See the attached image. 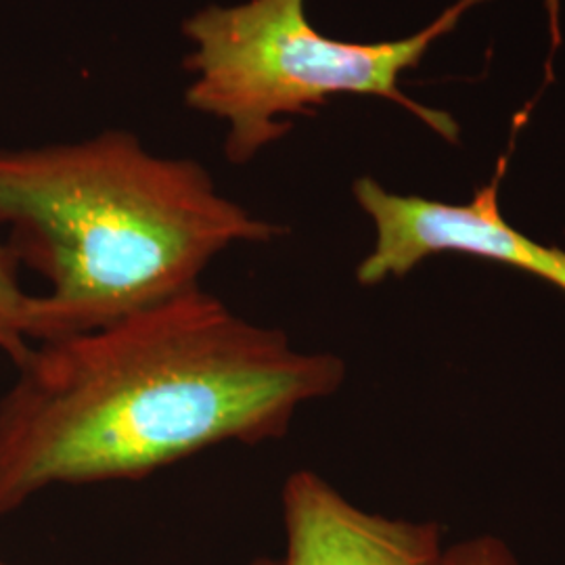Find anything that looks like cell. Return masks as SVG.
Listing matches in <instances>:
<instances>
[{
	"label": "cell",
	"mask_w": 565,
	"mask_h": 565,
	"mask_svg": "<svg viewBox=\"0 0 565 565\" xmlns=\"http://www.w3.org/2000/svg\"><path fill=\"white\" fill-rule=\"evenodd\" d=\"M0 226L49 289L32 342L120 321L200 285L235 243L281 237L216 189L193 160L149 153L128 132L74 145L0 149Z\"/></svg>",
	"instance_id": "obj_2"
},
{
	"label": "cell",
	"mask_w": 565,
	"mask_h": 565,
	"mask_svg": "<svg viewBox=\"0 0 565 565\" xmlns=\"http://www.w3.org/2000/svg\"><path fill=\"white\" fill-rule=\"evenodd\" d=\"M0 565H9V564H4V562H0Z\"/></svg>",
	"instance_id": "obj_8"
},
{
	"label": "cell",
	"mask_w": 565,
	"mask_h": 565,
	"mask_svg": "<svg viewBox=\"0 0 565 565\" xmlns=\"http://www.w3.org/2000/svg\"><path fill=\"white\" fill-rule=\"evenodd\" d=\"M0 398V518L51 486L137 482L212 446L281 440L345 363L202 287L34 343Z\"/></svg>",
	"instance_id": "obj_1"
},
{
	"label": "cell",
	"mask_w": 565,
	"mask_h": 565,
	"mask_svg": "<svg viewBox=\"0 0 565 565\" xmlns=\"http://www.w3.org/2000/svg\"><path fill=\"white\" fill-rule=\"evenodd\" d=\"M34 298L20 282V260L7 243L0 242V352L18 364L32 350Z\"/></svg>",
	"instance_id": "obj_6"
},
{
	"label": "cell",
	"mask_w": 565,
	"mask_h": 565,
	"mask_svg": "<svg viewBox=\"0 0 565 565\" xmlns=\"http://www.w3.org/2000/svg\"><path fill=\"white\" fill-rule=\"evenodd\" d=\"M505 170L507 158H501L494 179L476 189L467 203L392 193L371 177L354 181V200L375 224V245L359 264L356 281L373 287L406 277L425 258L463 254L513 266L565 294V249L534 242L507 223L501 212Z\"/></svg>",
	"instance_id": "obj_4"
},
{
	"label": "cell",
	"mask_w": 565,
	"mask_h": 565,
	"mask_svg": "<svg viewBox=\"0 0 565 565\" xmlns=\"http://www.w3.org/2000/svg\"><path fill=\"white\" fill-rule=\"evenodd\" d=\"M306 0H247L205 7L184 21L193 42L186 67L195 74L186 103L228 121L224 156L237 166L291 130L287 116H308L335 95H375L398 103L457 142L459 126L446 111L419 105L401 90L429 46L486 0H457L422 32L387 42L335 41L306 15Z\"/></svg>",
	"instance_id": "obj_3"
},
{
	"label": "cell",
	"mask_w": 565,
	"mask_h": 565,
	"mask_svg": "<svg viewBox=\"0 0 565 565\" xmlns=\"http://www.w3.org/2000/svg\"><path fill=\"white\" fill-rule=\"evenodd\" d=\"M436 565H520L509 546L492 539V536H478L465 543H457L443 551Z\"/></svg>",
	"instance_id": "obj_7"
},
{
	"label": "cell",
	"mask_w": 565,
	"mask_h": 565,
	"mask_svg": "<svg viewBox=\"0 0 565 565\" xmlns=\"http://www.w3.org/2000/svg\"><path fill=\"white\" fill-rule=\"evenodd\" d=\"M285 553L252 565H436L443 530L352 505L317 471H294L281 490Z\"/></svg>",
	"instance_id": "obj_5"
}]
</instances>
